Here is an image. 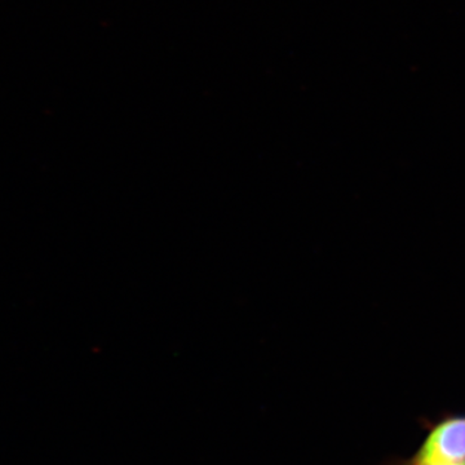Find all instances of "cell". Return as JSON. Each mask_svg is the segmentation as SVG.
<instances>
[{
	"label": "cell",
	"mask_w": 465,
	"mask_h": 465,
	"mask_svg": "<svg viewBox=\"0 0 465 465\" xmlns=\"http://www.w3.org/2000/svg\"><path fill=\"white\" fill-rule=\"evenodd\" d=\"M424 423L427 434L412 457L436 463H465V415L443 414Z\"/></svg>",
	"instance_id": "1"
},
{
	"label": "cell",
	"mask_w": 465,
	"mask_h": 465,
	"mask_svg": "<svg viewBox=\"0 0 465 465\" xmlns=\"http://www.w3.org/2000/svg\"><path fill=\"white\" fill-rule=\"evenodd\" d=\"M385 465H465V463H436V461H424L411 457L407 459H391L390 463Z\"/></svg>",
	"instance_id": "2"
}]
</instances>
